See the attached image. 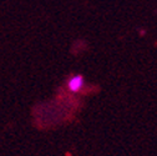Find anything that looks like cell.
Instances as JSON below:
<instances>
[{"instance_id":"6da1fadb","label":"cell","mask_w":157,"mask_h":156,"mask_svg":"<svg viewBox=\"0 0 157 156\" xmlns=\"http://www.w3.org/2000/svg\"><path fill=\"white\" fill-rule=\"evenodd\" d=\"M84 77L81 75H74L71 79L69 80L67 83V86H69V90L72 91V92H78L82 88H84Z\"/></svg>"}]
</instances>
